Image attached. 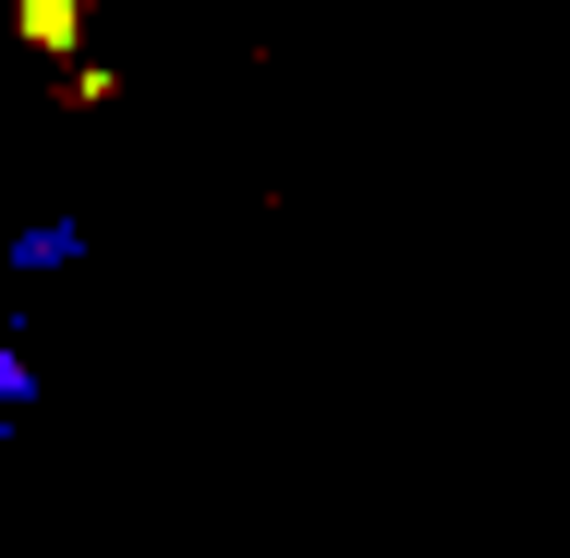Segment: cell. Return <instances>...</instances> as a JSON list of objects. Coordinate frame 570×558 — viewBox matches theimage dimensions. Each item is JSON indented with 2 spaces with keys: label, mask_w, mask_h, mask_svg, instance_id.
Here are the masks:
<instances>
[{
  "label": "cell",
  "mask_w": 570,
  "mask_h": 558,
  "mask_svg": "<svg viewBox=\"0 0 570 558\" xmlns=\"http://www.w3.org/2000/svg\"><path fill=\"white\" fill-rule=\"evenodd\" d=\"M73 255H86V231H73V219H49V231H12V267H24V280H37V267H73Z\"/></svg>",
  "instance_id": "1"
},
{
  "label": "cell",
  "mask_w": 570,
  "mask_h": 558,
  "mask_svg": "<svg viewBox=\"0 0 570 558\" xmlns=\"http://www.w3.org/2000/svg\"><path fill=\"white\" fill-rule=\"evenodd\" d=\"M24 389H37V364H24L12 340H0V401H24Z\"/></svg>",
  "instance_id": "3"
},
{
  "label": "cell",
  "mask_w": 570,
  "mask_h": 558,
  "mask_svg": "<svg viewBox=\"0 0 570 558\" xmlns=\"http://www.w3.org/2000/svg\"><path fill=\"white\" fill-rule=\"evenodd\" d=\"M24 37H37V49H61V37H73V12H61V0H24Z\"/></svg>",
  "instance_id": "2"
}]
</instances>
